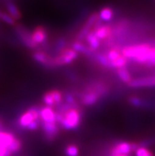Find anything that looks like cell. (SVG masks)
Segmentation results:
<instances>
[{
  "label": "cell",
  "mask_w": 155,
  "mask_h": 156,
  "mask_svg": "<svg viewBox=\"0 0 155 156\" xmlns=\"http://www.w3.org/2000/svg\"><path fill=\"white\" fill-rule=\"evenodd\" d=\"M56 112V120L60 128L66 131L76 130L83 121V112L79 107H73L67 103L59 105Z\"/></svg>",
  "instance_id": "6da1fadb"
},
{
  "label": "cell",
  "mask_w": 155,
  "mask_h": 156,
  "mask_svg": "<svg viewBox=\"0 0 155 156\" xmlns=\"http://www.w3.org/2000/svg\"><path fill=\"white\" fill-rule=\"evenodd\" d=\"M108 88L101 83H96L89 86L81 96V103L84 106H92L98 102L103 96L108 94Z\"/></svg>",
  "instance_id": "7a4b0ae2"
},
{
  "label": "cell",
  "mask_w": 155,
  "mask_h": 156,
  "mask_svg": "<svg viewBox=\"0 0 155 156\" xmlns=\"http://www.w3.org/2000/svg\"><path fill=\"white\" fill-rule=\"evenodd\" d=\"M79 55L72 48H65L57 54L56 56L51 57V68L69 65L78 59Z\"/></svg>",
  "instance_id": "3957f363"
},
{
  "label": "cell",
  "mask_w": 155,
  "mask_h": 156,
  "mask_svg": "<svg viewBox=\"0 0 155 156\" xmlns=\"http://www.w3.org/2000/svg\"><path fill=\"white\" fill-rule=\"evenodd\" d=\"M37 121H41L39 108L36 106L30 107L21 114L18 119V125L21 129L26 130L32 123Z\"/></svg>",
  "instance_id": "277c9868"
},
{
  "label": "cell",
  "mask_w": 155,
  "mask_h": 156,
  "mask_svg": "<svg viewBox=\"0 0 155 156\" xmlns=\"http://www.w3.org/2000/svg\"><path fill=\"white\" fill-rule=\"evenodd\" d=\"M139 147L138 143L121 141L114 145L110 152V156L130 155L132 153H135Z\"/></svg>",
  "instance_id": "5b68a950"
},
{
  "label": "cell",
  "mask_w": 155,
  "mask_h": 156,
  "mask_svg": "<svg viewBox=\"0 0 155 156\" xmlns=\"http://www.w3.org/2000/svg\"><path fill=\"white\" fill-rule=\"evenodd\" d=\"M14 31L19 41L25 47L29 49H35L38 47L33 41L31 33L25 26L22 25H16Z\"/></svg>",
  "instance_id": "8992f818"
},
{
  "label": "cell",
  "mask_w": 155,
  "mask_h": 156,
  "mask_svg": "<svg viewBox=\"0 0 155 156\" xmlns=\"http://www.w3.org/2000/svg\"><path fill=\"white\" fill-rule=\"evenodd\" d=\"M63 100L64 94L59 90H51L43 95V102L44 105L51 108L59 106L63 102Z\"/></svg>",
  "instance_id": "52a82bcc"
},
{
  "label": "cell",
  "mask_w": 155,
  "mask_h": 156,
  "mask_svg": "<svg viewBox=\"0 0 155 156\" xmlns=\"http://www.w3.org/2000/svg\"><path fill=\"white\" fill-rule=\"evenodd\" d=\"M99 21V17L98 14L97 13H93L89 18L87 19V21L86 22V23L84 24V26H83V28L81 29V30L79 31V33L78 34L76 37V41H81L83 42V41L85 40L86 37L88 35L89 33H90L93 30V29L94 28V26H96V24L97 23V22Z\"/></svg>",
  "instance_id": "ba28073f"
},
{
  "label": "cell",
  "mask_w": 155,
  "mask_h": 156,
  "mask_svg": "<svg viewBox=\"0 0 155 156\" xmlns=\"http://www.w3.org/2000/svg\"><path fill=\"white\" fill-rule=\"evenodd\" d=\"M128 86L135 89L155 88V75H146V76L133 79Z\"/></svg>",
  "instance_id": "9c48e42d"
},
{
  "label": "cell",
  "mask_w": 155,
  "mask_h": 156,
  "mask_svg": "<svg viewBox=\"0 0 155 156\" xmlns=\"http://www.w3.org/2000/svg\"><path fill=\"white\" fill-rule=\"evenodd\" d=\"M41 128L43 130L44 136L45 137L46 140L51 142L55 140L59 135V125L57 122L54 123H44L41 122Z\"/></svg>",
  "instance_id": "30bf717a"
},
{
  "label": "cell",
  "mask_w": 155,
  "mask_h": 156,
  "mask_svg": "<svg viewBox=\"0 0 155 156\" xmlns=\"http://www.w3.org/2000/svg\"><path fill=\"white\" fill-rule=\"evenodd\" d=\"M97 37L101 41L109 39L113 35V29L109 25H97L93 30Z\"/></svg>",
  "instance_id": "8fae6325"
},
{
  "label": "cell",
  "mask_w": 155,
  "mask_h": 156,
  "mask_svg": "<svg viewBox=\"0 0 155 156\" xmlns=\"http://www.w3.org/2000/svg\"><path fill=\"white\" fill-rule=\"evenodd\" d=\"M40 118L41 122L44 123H54L57 122L56 112L54 108L48 106H41L39 108Z\"/></svg>",
  "instance_id": "7c38bea8"
},
{
  "label": "cell",
  "mask_w": 155,
  "mask_h": 156,
  "mask_svg": "<svg viewBox=\"0 0 155 156\" xmlns=\"http://www.w3.org/2000/svg\"><path fill=\"white\" fill-rule=\"evenodd\" d=\"M32 38L37 45L45 43L48 37V34L45 28L42 26H38L31 33Z\"/></svg>",
  "instance_id": "4fadbf2b"
},
{
  "label": "cell",
  "mask_w": 155,
  "mask_h": 156,
  "mask_svg": "<svg viewBox=\"0 0 155 156\" xmlns=\"http://www.w3.org/2000/svg\"><path fill=\"white\" fill-rule=\"evenodd\" d=\"M34 60L44 67H51V57L44 51H35L33 55Z\"/></svg>",
  "instance_id": "5bb4252c"
},
{
  "label": "cell",
  "mask_w": 155,
  "mask_h": 156,
  "mask_svg": "<svg viewBox=\"0 0 155 156\" xmlns=\"http://www.w3.org/2000/svg\"><path fill=\"white\" fill-rule=\"evenodd\" d=\"M128 102L136 108H144V109H150L153 107V104L150 101L143 99L137 96H131L128 98Z\"/></svg>",
  "instance_id": "9a60e30c"
},
{
  "label": "cell",
  "mask_w": 155,
  "mask_h": 156,
  "mask_svg": "<svg viewBox=\"0 0 155 156\" xmlns=\"http://www.w3.org/2000/svg\"><path fill=\"white\" fill-rule=\"evenodd\" d=\"M71 48L79 54H83V55H87V56H92L93 57V54L95 53L86 44H84L83 42L81 41H75V42L72 43Z\"/></svg>",
  "instance_id": "2e32d148"
},
{
  "label": "cell",
  "mask_w": 155,
  "mask_h": 156,
  "mask_svg": "<svg viewBox=\"0 0 155 156\" xmlns=\"http://www.w3.org/2000/svg\"><path fill=\"white\" fill-rule=\"evenodd\" d=\"M86 42V45L88 46L93 52H96V51L98 49L100 46V41L97 37V36L93 33V31H91L89 33L88 35L85 38Z\"/></svg>",
  "instance_id": "e0dca14e"
},
{
  "label": "cell",
  "mask_w": 155,
  "mask_h": 156,
  "mask_svg": "<svg viewBox=\"0 0 155 156\" xmlns=\"http://www.w3.org/2000/svg\"><path fill=\"white\" fill-rule=\"evenodd\" d=\"M116 75H117L118 78L120 79V81L123 82L125 84H128V85L132 82V79H133L132 73L127 68V67L116 69Z\"/></svg>",
  "instance_id": "ac0fdd59"
},
{
  "label": "cell",
  "mask_w": 155,
  "mask_h": 156,
  "mask_svg": "<svg viewBox=\"0 0 155 156\" xmlns=\"http://www.w3.org/2000/svg\"><path fill=\"white\" fill-rule=\"evenodd\" d=\"M113 10H112L111 7H109V6H106V7L102 8L98 14V17L100 21L105 22H110V21L112 19V18H113Z\"/></svg>",
  "instance_id": "d6986e66"
},
{
  "label": "cell",
  "mask_w": 155,
  "mask_h": 156,
  "mask_svg": "<svg viewBox=\"0 0 155 156\" xmlns=\"http://www.w3.org/2000/svg\"><path fill=\"white\" fill-rule=\"evenodd\" d=\"M6 10L8 11V14H10L15 21H18V20L21 19V18H22V13L19 10L18 6H16L14 2H8L6 3Z\"/></svg>",
  "instance_id": "ffe728a7"
},
{
  "label": "cell",
  "mask_w": 155,
  "mask_h": 156,
  "mask_svg": "<svg viewBox=\"0 0 155 156\" xmlns=\"http://www.w3.org/2000/svg\"><path fill=\"white\" fill-rule=\"evenodd\" d=\"M93 57L101 67H104V68H111L110 62L106 56V54L101 53V52H95L93 55Z\"/></svg>",
  "instance_id": "44dd1931"
},
{
  "label": "cell",
  "mask_w": 155,
  "mask_h": 156,
  "mask_svg": "<svg viewBox=\"0 0 155 156\" xmlns=\"http://www.w3.org/2000/svg\"><path fill=\"white\" fill-rule=\"evenodd\" d=\"M122 55L121 53V48H116V46L113 48H112L111 49L108 50L106 53V56L108 58V59L109 60L110 63L112 62L115 61L118 58H120Z\"/></svg>",
  "instance_id": "7402d4cb"
},
{
  "label": "cell",
  "mask_w": 155,
  "mask_h": 156,
  "mask_svg": "<svg viewBox=\"0 0 155 156\" xmlns=\"http://www.w3.org/2000/svg\"><path fill=\"white\" fill-rule=\"evenodd\" d=\"M128 63V59L126 57H124V55H122L120 58H118L116 60L110 63V67L113 68V69H119V68H122V67H126Z\"/></svg>",
  "instance_id": "603a6c76"
},
{
  "label": "cell",
  "mask_w": 155,
  "mask_h": 156,
  "mask_svg": "<svg viewBox=\"0 0 155 156\" xmlns=\"http://www.w3.org/2000/svg\"><path fill=\"white\" fill-rule=\"evenodd\" d=\"M22 147V140L18 138H16L14 140V142L12 143L9 146L8 149L10 151V152L12 153V154H17L21 151Z\"/></svg>",
  "instance_id": "cb8c5ba5"
},
{
  "label": "cell",
  "mask_w": 155,
  "mask_h": 156,
  "mask_svg": "<svg viewBox=\"0 0 155 156\" xmlns=\"http://www.w3.org/2000/svg\"><path fill=\"white\" fill-rule=\"evenodd\" d=\"M64 153L66 156H79V148L75 144H69L66 147Z\"/></svg>",
  "instance_id": "d4e9b609"
},
{
  "label": "cell",
  "mask_w": 155,
  "mask_h": 156,
  "mask_svg": "<svg viewBox=\"0 0 155 156\" xmlns=\"http://www.w3.org/2000/svg\"><path fill=\"white\" fill-rule=\"evenodd\" d=\"M0 20L9 26H16V21L8 13L0 11Z\"/></svg>",
  "instance_id": "484cf974"
},
{
  "label": "cell",
  "mask_w": 155,
  "mask_h": 156,
  "mask_svg": "<svg viewBox=\"0 0 155 156\" xmlns=\"http://www.w3.org/2000/svg\"><path fill=\"white\" fill-rule=\"evenodd\" d=\"M135 156H153V153L148 147H139L135 151Z\"/></svg>",
  "instance_id": "4316f807"
},
{
  "label": "cell",
  "mask_w": 155,
  "mask_h": 156,
  "mask_svg": "<svg viewBox=\"0 0 155 156\" xmlns=\"http://www.w3.org/2000/svg\"><path fill=\"white\" fill-rule=\"evenodd\" d=\"M64 100L67 104L71 105V106L79 107L78 106V105H77L76 98H75L74 97V96H73L71 94H70V93L64 94Z\"/></svg>",
  "instance_id": "83f0119b"
},
{
  "label": "cell",
  "mask_w": 155,
  "mask_h": 156,
  "mask_svg": "<svg viewBox=\"0 0 155 156\" xmlns=\"http://www.w3.org/2000/svg\"><path fill=\"white\" fill-rule=\"evenodd\" d=\"M5 130V126H4V122L2 120V118L0 117V132L1 131Z\"/></svg>",
  "instance_id": "f1b7e54d"
},
{
  "label": "cell",
  "mask_w": 155,
  "mask_h": 156,
  "mask_svg": "<svg viewBox=\"0 0 155 156\" xmlns=\"http://www.w3.org/2000/svg\"><path fill=\"white\" fill-rule=\"evenodd\" d=\"M116 156H130V155H116Z\"/></svg>",
  "instance_id": "f546056e"
}]
</instances>
